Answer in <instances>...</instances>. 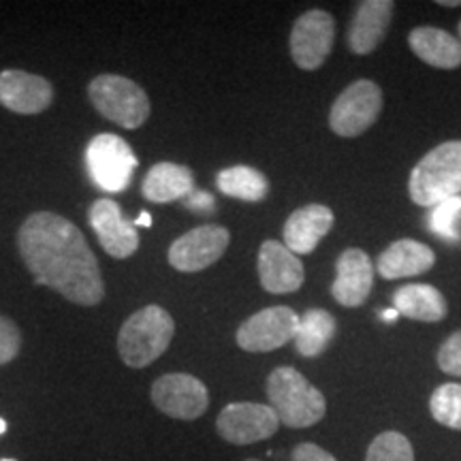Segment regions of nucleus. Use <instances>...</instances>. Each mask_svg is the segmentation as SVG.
Wrapping results in <instances>:
<instances>
[{
  "label": "nucleus",
  "instance_id": "f257e3e1",
  "mask_svg": "<svg viewBox=\"0 0 461 461\" xmlns=\"http://www.w3.org/2000/svg\"><path fill=\"white\" fill-rule=\"evenodd\" d=\"M17 246L37 285L54 288L68 302L92 308L105 297L99 261L84 233L65 216L34 212L22 222Z\"/></svg>",
  "mask_w": 461,
  "mask_h": 461
},
{
  "label": "nucleus",
  "instance_id": "f03ea898",
  "mask_svg": "<svg viewBox=\"0 0 461 461\" xmlns=\"http://www.w3.org/2000/svg\"><path fill=\"white\" fill-rule=\"evenodd\" d=\"M267 400L280 425L291 429L312 428L327 414V400L295 367H276L265 383Z\"/></svg>",
  "mask_w": 461,
  "mask_h": 461
},
{
  "label": "nucleus",
  "instance_id": "7ed1b4c3",
  "mask_svg": "<svg viewBox=\"0 0 461 461\" xmlns=\"http://www.w3.org/2000/svg\"><path fill=\"white\" fill-rule=\"evenodd\" d=\"M176 322L160 305H146L124 321L118 333V353L129 367L152 366L169 348Z\"/></svg>",
  "mask_w": 461,
  "mask_h": 461
},
{
  "label": "nucleus",
  "instance_id": "20e7f679",
  "mask_svg": "<svg viewBox=\"0 0 461 461\" xmlns=\"http://www.w3.org/2000/svg\"><path fill=\"white\" fill-rule=\"evenodd\" d=\"M408 194L420 207L461 194V141H445L419 160L408 180Z\"/></svg>",
  "mask_w": 461,
  "mask_h": 461
},
{
  "label": "nucleus",
  "instance_id": "39448f33",
  "mask_svg": "<svg viewBox=\"0 0 461 461\" xmlns=\"http://www.w3.org/2000/svg\"><path fill=\"white\" fill-rule=\"evenodd\" d=\"M88 96L103 118L112 120L122 129H140L149 115L146 90L122 75L105 73L95 77L88 86Z\"/></svg>",
  "mask_w": 461,
  "mask_h": 461
},
{
  "label": "nucleus",
  "instance_id": "423d86ee",
  "mask_svg": "<svg viewBox=\"0 0 461 461\" xmlns=\"http://www.w3.org/2000/svg\"><path fill=\"white\" fill-rule=\"evenodd\" d=\"M86 167L92 182L105 193L129 188L137 169V157L129 143L113 132H101L86 148Z\"/></svg>",
  "mask_w": 461,
  "mask_h": 461
},
{
  "label": "nucleus",
  "instance_id": "0eeeda50",
  "mask_svg": "<svg viewBox=\"0 0 461 461\" xmlns=\"http://www.w3.org/2000/svg\"><path fill=\"white\" fill-rule=\"evenodd\" d=\"M383 112V90L370 79H357L333 101L330 126L339 137H359Z\"/></svg>",
  "mask_w": 461,
  "mask_h": 461
},
{
  "label": "nucleus",
  "instance_id": "6e6552de",
  "mask_svg": "<svg viewBox=\"0 0 461 461\" xmlns=\"http://www.w3.org/2000/svg\"><path fill=\"white\" fill-rule=\"evenodd\" d=\"M336 43V20L322 9H310L293 24L288 50L295 65L303 71H316L330 58Z\"/></svg>",
  "mask_w": 461,
  "mask_h": 461
},
{
  "label": "nucleus",
  "instance_id": "1a4fd4ad",
  "mask_svg": "<svg viewBox=\"0 0 461 461\" xmlns=\"http://www.w3.org/2000/svg\"><path fill=\"white\" fill-rule=\"evenodd\" d=\"M299 314L288 305H274L252 314L240 325L235 342L246 353H272L295 339Z\"/></svg>",
  "mask_w": 461,
  "mask_h": 461
},
{
  "label": "nucleus",
  "instance_id": "9d476101",
  "mask_svg": "<svg viewBox=\"0 0 461 461\" xmlns=\"http://www.w3.org/2000/svg\"><path fill=\"white\" fill-rule=\"evenodd\" d=\"M280 428V419L276 417L269 403L257 402H233L222 408L216 419V431L224 442L235 447L255 445L267 440Z\"/></svg>",
  "mask_w": 461,
  "mask_h": 461
},
{
  "label": "nucleus",
  "instance_id": "9b49d317",
  "mask_svg": "<svg viewBox=\"0 0 461 461\" xmlns=\"http://www.w3.org/2000/svg\"><path fill=\"white\" fill-rule=\"evenodd\" d=\"M149 400L160 412L177 420H194L210 408L207 387L193 374H165L154 380Z\"/></svg>",
  "mask_w": 461,
  "mask_h": 461
},
{
  "label": "nucleus",
  "instance_id": "f8f14e48",
  "mask_svg": "<svg viewBox=\"0 0 461 461\" xmlns=\"http://www.w3.org/2000/svg\"><path fill=\"white\" fill-rule=\"evenodd\" d=\"M230 233L221 224H203L184 233L169 246L167 258L171 267L184 274L203 272L221 261L227 252Z\"/></svg>",
  "mask_w": 461,
  "mask_h": 461
},
{
  "label": "nucleus",
  "instance_id": "ddd939ff",
  "mask_svg": "<svg viewBox=\"0 0 461 461\" xmlns=\"http://www.w3.org/2000/svg\"><path fill=\"white\" fill-rule=\"evenodd\" d=\"M90 227L99 238L103 250L113 258H129L140 248V235L137 227L131 221H126L122 207L113 199H96L92 203L90 212Z\"/></svg>",
  "mask_w": 461,
  "mask_h": 461
},
{
  "label": "nucleus",
  "instance_id": "4468645a",
  "mask_svg": "<svg viewBox=\"0 0 461 461\" xmlns=\"http://www.w3.org/2000/svg\"><path fill=\"white\" fill-rule=\"evenodd\" d=\"M374 286V263L361 248H346L336 263L331 295L344 308H359Z\"/></svg>",
  "mask_w": 461,
  "mask_h": 461
},
{
  "label": "nucleus",
  "instance_id": "2eb2a0df",
  "mask_svg": "<svg viewBox=\"0 0 461 461\" xmlns=\"http://www.w3.org/2000/svg\"><path fill=\"white\" fill-rule=\"evenodd\" d=\"M258 278L261 286L274 295H286L302 288L305 269L297 255H293L285 244L276 240L263 241L258 250Z\"/></svg>",
  "mask_w": 461,
  "mask_h": 461
},
{
  "label": "nucleus",
  "instance_id": "dca6fc26",
  "mask_svg": "<svg viewBox=\"0 0 461 461\" xmlns=\"http://www.w3.org/2000/svg\"><path fill=\"white\" fill-rule=\"evenodd\" d=\"M54 101V88L41 75L26 71L0 73V105L22 115L41 113Z\"/></svg>",
  "mask_w": 461,
  "mask_h": 461
},
{
  "label": "nucleus",
  "instance_id": "f3484780",
  "mask_svg": "<svg viewBox=\"0 0 461 461\" xmlns=\"http://www.w3.org/2000/svg\"><path fill=\"white\" fill-rule=\"evenodd\" d=\"M395 5L391 0H363L357 5L348 26V48L357 56H367L387 37Z\"/></svg>",
  "mask_w": 461,
  "mask_h": 461
},
{
  "label": "nucleus",
  "instance_id": "a211bd4d",
  "mask_svg": "<svg viewBox=\"0 0 461 461\" xmlns=\"http://www.w3.org/2000/svg\"><path fill=\"white\" fill-rule=\"evenodd\" d=\"M336 216L331 207L310 203L293 212L285 222V246L293 255H312L321 240L330 233Z\"/></svg>",
  "mask_w": 461,
  "mask_h": 461
},
{
  "label": "nucleus",
  "instance_id": "6ab92c4d",
  "mask_svg": "<svg viewBox=\"0 0 461 461\" xmlns=\"http://www.w3.org/2000/svg\"><path fill=\"white\" fill-rule=\"evenodd\" d=\"M436 263V255L431 248L420 244L417 240L393 241L387 250L380 252L376 269L380 278L402 280L414 276L428 274Z\"/></svg>",
  "mask_w": 461,
  "mask_h": 461
},
{
  "label": "nucleus",
  "instance_id": "aec40b11",
  "mask_svg": "<svg viewBox=\"0 0 461 461\" xmlns=\"http://www.w3.org/2000/svg\"><path fill=\"white\" fill-rule=\"evenodd\" d=\"M408 45L425 65L436 68H457L461 67V41L451 32L434 26L414 28L408 37Z\"/></svg>",
  "mask_w": 461,
  "mask_h": 461
},
{
  "label": "nucleus",
  "instance_id": "412c9836",
  "mask_svg": "<svg viewBox=\"0 0 461 461\" xmlns=\"http://www.w3.org/2000/svg\"><path fill=\"white\" fill-rule=\"evenodd\" d=\"M143 197L154 203H171L186 199L194 190V176L188 167L177 163H157L141 184Z\"/></svg>",
  "mask_w": 461,
  "mask_h": 461
},
{
  "label": "nucleus",
  "instance_id": "4be33fe9",
  "mask_svg": "<svg viewBox=\"0 0 461 461\" xmlns=\"http://www.w3.org/2000/svg\"><path fill=\"white\" fill-rule=\"evenodd\" d=\"M393 308L406 319L423 322H438L448 312L445 295L431 285L400 286L393 293Z\"/></svg>",
  "mask_w": 461,
  "mask_h": 461
},
{
  "label": "nucleus",
  "instance_id": "5701e85b",
  "mask_svg": "<svg viewBox=\"0 0 461 461\" xmlns=\"http://www.w3.org/2000/svg\"><path fill=\"white\" fill-rule=\"evenodd\" d=\"M338 322L322 308H312L299 316V330L293 342L302 357H319L336 336Z\"/></svg>",
  "mask_w": 461,
  "mask_h": 461
},
{
  "label": "nucleus",
  "instance_id": "b1692460",
  "mask_svg": "<svg viewBox=\"0 0 461 461\" xmlns=\"http://www.w3.org/2000/svg\"><path fill=\"white\" fill-rule=\"evenodd\" d=\"M216 186L222 194L241 201H263L269 194V180L255 167L235 165L227 167L216 176Z\"/></svg>",
  "mask_w": 461,
  "mask_h": 461
},
{
  "label": "nucleus",
  "instance_id": "393cba45",
  "mask_svg": "<svg viewBox=\"0 0 461 461\" xmlns=\"http://www.w3.org/2000/svg\"><path fill=\"white\" fill-rule=\"evenodd\" d=\"M429 412L436 423L461 431V384L445 383L429 397Z\"/></svg>",
  "mask_w": 461,
  "mask_h": 461
},
{
  "label": "nucleus",
  "instance_id": "a878e982",
  "mask_svg": "<svg viewBox=\"0 0 461 461\" xmlns=\"http://www.w3.org/2000/svg\"><path fill=\"white\" fill-rule=\"evenodd\" d=\"M366 461H414V448L400 431H383L367 447Z\"/></svg>",
  "mask_w": 461,
  "mask_h": 461
},
{
  "label": "nucleus",
  "instance_id": "bb28decb",
  "mask_svg": "<svg viewBox=\"0 0 461 461\" xmlns=\"http://www.w3.org/2000/svg\"><path fill=\"white\" fill-rule=\"evenodd\" d=\"M431 230L440 238L448 241H459L461 240V197H453L445 201V203H438L434 207V214L429 218Z\"/></svg>",
  "mask_w": 461,
  "mask_h": 461
},
{
  "label": "nucleus",
  "instance_id": "cd10ccee",
  "mask_svg": "<svg viewBox=\"0 0 461 461\" xmlns=\"http://www.w3.org/2000/svg\"><path fill=\"white\" fill-rule=\"evenodd\" d=\"M438 367L448 376L461 378V330L448 336L438 350Z\"/></svg>",
  "mask_w": 461,
  "mask_h": 461
},
{
  "label": "nucleus",
  "instance_id": "c85d7f7f",
  "mask_svg": "<svg viewBox=\"0 0 461 461\" xmlns=\"http://www.w3.org/2000/svg\"><path fill=\"white\" fill-rule=\"evenodd\" d=\"M22 333L7 316L0 314V366H7L20 355Z\"/></svg>",
  "mask_w": 461,
  "mask_h": 461
},
{
  "label": "nucleus",
  "instance_id": "c756f323",
  "mask_svg": "<svg viewBox=\"0 0 461 461\" xmlns=\"http://www.w3.org/2000/svg\"><path fill=\"white\" fill-rule=\"evenodd\" d=\"M291 461H338L330 451L321 448L314 442H302L293 448Z\"/></svg>",
  "mask_w": 461,
  "mask_h": 461
},
{
  "label": "nucleus",
  "instance_id": "7c9ffc66",
  "mask_svg": "<svg viewBox=\"0 0 461 461\" xmlns=\"http://www.w3.org/2000/svg\"><path fill=\"white\" fill-rule=\"evenodd\" d=\"M184 205H186L190 212H197V214H210V212L216 210L214 197H212V194L194 193V190L184 199Z\"/></svg>",
  "mask_w": 461,
  "mask_h": 461
},
{
  "label": "nucleus",
  "instance_id": "2f4dec72",
  "mask_svg": "<svg viewBox=\"0 0 461 461\" xmlns=\"http://www.w3.org/2000/svg\"><path fill=\"white\" fill-rule=\"evenodd\" d=\"M132 224H135V227H152V216H149V212H140V216L135 218V221H132Z\"/></svg>",
  "mask_w": 461,
  "mask_h": 461
},
{
  "label": "nucleus",
  "instance_id": "473e14b6",
  "mask_svg": "<svg viewBox=\"0 0 461 461\" xmlns=\"http://www.w3.org/2000/svg\"><path fill=\"white\" fill-rule=\"evenodd\" d=\"M440 7H461V0H438Z\"/></svg>",
  "mask_w": 461,
  "mask_h": 461
},
{
  "label": "nucleus",
  "instance_id": "72a5a7b5",
  "mask_svg": "<svg viewBox=\"0 0 461 461\" xmlns=\"http://www.w3.org/2000/svg\"><path fill=\"white\" fill-rule=\"evenodd\" d=\"M384 319L395 321L397 319V312H395V310H387V312H384Z\"/></svg>",
  "mask_w": 461,
  "mask_h": 461
},
{
  "label": "nucleus",
  "instance_id": "f704fd0d",
  "mask_svg": "<svg viewBox=\"0 0 461 461\" xmlns=\"http://www.w3.org/2000/svg\"><path fill=\"white\" fill-rule=\"evenodd\" d=\"M5 431H7V420H5V419H0V436H3Z\"/></svg>",
  "mask_w": 461,
  "mask_h": 461
},
{
  "label": "nucleus",
  "instance_id": "c9c22d12",
  "mask_svg": "<svg viewBox=\"0 0 461 461\" xmlns=\"http://www.w3.org/2000/svg\"><path fill=\"white\" fill-rule=\"evenodd\" d=\"M457 31H459V41H461V22H459V26H457Z\"/></svg>",
  "mask_w": 461,
  "mask_h": 461
},
{
  "label": "nucleus",
  "instance_id": "e433bc0d",
  "mask_svg": "<svg viewBox=\"0 0 461 461\" xmlns=\"http://www.w3.org/2000/svg\"><path fill=\"white\" fill-rule=\"evenodd\" d=\"M246 461H261V459H246Z\"/></svg>",
  "mask_w": 461,
  "mask_h": 461
},
{
  "label": "nucleus",
  "instance_id": "4c0bfd02",
  "mask_svg": "<svg viewBox=\"0 0 461 461\" xmlns=\"http://www.w3.org/2000/svg\"><path fill=\"white\" fill-rule=\"evenodd\" d=\"M3 461H15V459H3Z\"/></svg>",
  "mask_w": 461,
  "mask_h": 461
}]
</instances>
